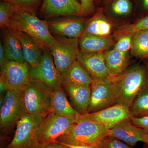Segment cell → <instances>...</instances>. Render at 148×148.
<instances>
[{"mask_svg": "<svg viewBox=\"0 0 148 148\" xmlns=\"http://www.w3.org/2000/svg\"><path fill=\"white\" fill-rule=\"evenodd\" d=\"M146 72H147V86L148 88V62L146 63Z\"/></svg>", "mask_w": 148, "mask_h": 148, "instance_id": "ab89813d", "label": "cell"}, {"mask_svg": "<svg viewBox=\"0 0 148 148\" xmlns=\"http://www.w3.org/2000/svg\"><path fill=\"white\" fill-rule=\"evenodd\" d=\"M77 1H79H79H80V0H77Z\"/></svg>", "mask_w": 148, "mask_h": 148, "instance_id": "ee69618b", "label": "cell"}, {"mask_svg": "<svg viewBox=\"0 0 148 148\" xmlns=\"http://www.w3.org/2000/svg\"><path fill=\"white\" fill-rule=\"evenodd\" d=\"M14 5L9 2L1 0L0 3V27L1 29L7 28L9 24L11 17L16 10Z\"/></svg>", "mask_w": 148, "mask_h": 148, "instance_id": "f1b7e54d", "label": "cell"}, {"mask_svg": "<svg viewBox=\"0 0 148 148\" xmlns=\"http://www.w3.org/2000/svg\"><path fill=\"white\" fill-rule=\"evenodd\" d=\"M130 119L134 125L144 130L148 135V116L141 118L130 116Z\"/></svg>", "mask_w": 148, "mask_h": 148, "instance_id": "836d02e7", "label": "cell"}, {"mask_svg": "<svg viewBox=\"0 0 148 148\" xmlns=\"http://www.w3.org/2000/svg\"><path fill=\"white\" fill-rule=\"evenodd\" d=\"M40 12L46 18L82 16L81 4L77 0H43Z\"/></svg>", "mask_w": 148, "mask_h": 148, "instance_id": "7c38bea8", "label": "cell"}, {"mask_svg": "<svg viewBox=\"0 0 148 148\" xmlns=\"http://www.w3.org/2000/svg\"><path fill=\"white\" fill-rule=\"evenodd\" d=\"M88 113L95 112L115 105V96L110 77L93 79L90 85Z\"/></svg>", "mask_w": 148, "mask_h": 148, "instance_id": "8fae6325", "label": "cell"}, {"mask_svg": "<svg viewBox=\"0 0 148 148\" xmlns=\"http://www.w3.org/2000/svg\"><path fill=\"white\" fill-rule=\"evenodd\" d=\"M9 2L16 8L36 12L42 4L43 0H2Z\"/></svg>", "mask_w": 148, "mask_h": 148, "instance_id": "4dcf8cb0", "label": "cell"}, {"mask_svg": "<svg viewBox=\"0 0 148 148\" xmlns=\"http://www.w3.org/2000/svg\"><path fill=\"white\" fill-rule=\"evenodd\" d=\"M141 2L143 8L148 10V0H141Z\"/></svg>", "mask_w": 148, "mask_h": 148, "instance_id": "f35d334b", "label": "cell"}, {"mask_svg": "<svg viewBox=\"0 0 148 148\" xmlns=\"http://www.w3.org/2000/svg\"><path fill=\"white\" fill-rule=\"evenodd\" d=\"M29 73L31 81L44 83L53 90L62 86L61 74L56 67L49 49L43 50L39 64L34 68L30 66Z\"/></svg>", "mask_w": 148, "mask_h": 148, "instance_id": "30bf717a", "label": "cell"}, {"mask_svg": "<svg viewBox=\"0 0 148 148\" xmlns=\"http://www.w3.org/2000/svg\"><path fill=\"white\" fill-rule=\"evenodd\" d=\"M116 104L129 109L138 94L147 86L145 66L136 64L127 67L121 73L110 76Z\"/></svg>", "mask_w": 148, "mask_h": 148, "instance_id": "6da1fadb", "label": "cell"}, {"mask_svg": "<svg viewBox=\"0 0 148 148\" xmlns=\"http://www.w3.org/2000/svg\"><path fill=\"white\" fill-rule=\"evenodd\" d=\"M62 84H64L90 86L92 83V77L77 60L61 74Z\"/></svg>", "mask_w": 148, "mask_h": 148, "instance_id": "7402d4cb", "label": "cell"}, {"mask_svg": "<svg viewBox=\"0 0 148 148\" xmlns=\"http://www.w3.org/2000/svg\"><path fill=\"white\" fill-rule=\"evenodd\" d=\"M113 0H104L103 1V4L105 5H108Z\"/></svg>", "mask_w": 148, "mask_h": 148, "instance_id": "60d3db41", "label": "cell"}, {"mask_svg": "<svg viewBox=\"0 0 148 148\" xmlns=\"http://www.w3.org/2000/svg\"><path fill=\"white\" fill-rule=\"evenodd\" d=\"M110 135L109 129L104 125L81 118L58 138L56 142L98 148L102 141Z\"/></svg>", "mask_w": 148, "mask_h": 148, "instance_id": "3957f363", "label": "cell"}, {"mask_svg": "<svg viewBox=\"0 0 148 148\" xmlns=\"http://www.w3.org/2000/svg\"><path fill=\"white\" fill-rule=\"evenodd\" d=\"M51 112L72 120L75 122L78 121L82 116L68 101L62 86L53 90Z\"/></svg>", "mask_w": 148, "mask_h": 148, "instance_id": "ac0fdd59", "label": "cell"}, {"mask_svg": "<svg viewBox=\"0 0 148 148\" xmlns=\"http://www.w3.org/2000/svg\"><path fill=\"white\" fill-rule=\"evenodd\" d=\"M143 148H148V144H145V145Z\"/></svg>", "mask_w": 148, "mask_h": 148, "instance_id": "b9f144b4", "label": "cell"}, {"mask_svg": "<svg viewBox=\"0 0 148 148\" xmlns=\"http://www.w3.org/2000/svg\"><path fill=\"white\" fill-rule=\"evenodd\" d=\"M7 91V87L5 83L0 78V93H1V95H3Z\"/></svg>", "mask_w": 148, "mask_h": 148, "instance_id": "74e56055", "label": "cell"}, {"mask_svg": "<svg viewBox=\"0 0 148 148\" xmlns=\"http://www.w3.org/2000/svg\"><path fill=\"white\" fill-rule=\"evenodd\" d=\"M8 60L6 55L2 42H0V67L3 66Z\"/></svg>", "mask_w": 148, "mask_h": 148, "instance_id": "d590c367", "label": "cell"}, {"mask_svg": "<svg viewBox=\"0 0 148 148\" xmlns=\"http://www.w3.org/2000/svg\"><path fill=\"white\" fill-rule=\"evenodd\" d=\"M130 117L129 108L120 104H116L95 112L82 115L81 118L102 125L110 130Z\"/></svg>", "mask_w": 148, "mask_h": 148, "instance_id": "4fadbf2b", "label": "cell"}, {"mask_svg": "<svg viewBox=\"0 0 148 148\" xmlns=\"http://www.w3.org/2000/svg\"><path fill=\"white\" fill-rule=\"evenodd\" d=\"M130 116H148V88L146 86L138 94L129 108Z\"/></svg>", "mask_w": 148, "mask_h": 148, "instance_id": "484cf974", "label": "cell"}, {"mask_svg": "<svg viewBox=\"0 0 148 148\" xmlns=\"http://www.w3.org/2000/svg\"><path fill=\"white\" fill-rule=\"evenodd\" d=\"M59 143L66 146L69 148H95L91 146L84 145H73L64 144V143Z\"/></svg>", "mask_w": 148, "mask_h": 148, "instance_id": "8d00e7d4", "label": "cell"}, {"mask_svg": "<svg viewBox=\"0 0 148 148\" xmlns=\"http://www.w3.org/2000/svg\"><path fill=\"white\" fill-rule=\"evenodd\" d=\"M134 34H127L118 37L113 49L121 52L128 53L132 49Z\"/></svg>", "mask_w": 148, "mask_h": 148, "instance_id": "f546056e", "label": "cell"}, {"mask_svg": "<svg viewBox=\"0 0 148 148\" xmlns=\"http://www.w3.org/2000/svg\"><path fill=\"white\" fill-rule=\"evenodd\" d=\"M35 148H69L57 142L38 145Z\"/></svg>", "mask_w": 148, "mask_h": 148, "instance_id": "e575fe53", "label": "cell"}, {"mask_svg": "<svg viewBox=\"0 0 148 148\" xmlns=\"http://www.w3.org/2000/svg\"><path fill=\"white\" fill-rule=\"evenodd\" d=\"M94 1H101V0H94ZM104 1V0H103Z\"/></svg>", "mask_w": 148, "mask_h": 148, "instance_id": "7bdbcfd3", "label": "cell"}, {"mask_svg": "<svg viewBox=\"0 0 148 148\" xmlns=\"http://www.w3.org/2000/svg\"><path fill=\"white\" fill-rule=\"evenodd\" d=\"M16 8L7 28L26 33L36 40L42 50L49 49L54 37L49 30L48 21L40 19L35 12Z\"/></svg>", "mask_w": 148, "mask_h": 148, "instance_id": "7a4b0ae2", "label": "cell"}, {"mask_svg": "<svg viewBox=\"0 0 148 148\" xmlns=\"http://www.w3.org/2000/svg\"><path fill=\"white\" fill-rule=\"evenodd\" d=\"M114 43L111 36L101 37L83 34L79 38L80 51L84 53L104 52Z\"/></svg>", "mask_w": 148, "mask_h": 148, "instance_id": "ffe728a7", "label": "cell"}, {"mask_svg": "<svg viewBox=\"0 0 148 148\" xmlns=\"http://www.w3.org/2000/svg\"><path fill=\"white\" fill-rule=\"evenodd\" d=\"M109 130L110 136L119 139L132 147L138 142L148 144V135L144 130L134 125L130 118L123 120Z\"/></svg>", "mask_w": 148, "mask_h": 148, "instance_id": "5bb4252c", "label": "cell"}, {"mask_svg": "<svg viewBox=\"0 0 148 148\" xmlns=\"http://www.w3.org/2000/svg\"><path fill=\"white\" fill-rule=\"evenodd\" d=\"M3 29L2 42L7 59L17 62H26L20 40L12 30L7 28Z\"/></svg>", "mask_w": 148, "mask_h": 148, "instance_id": "603a6c76", "label": "cell"}, {"mask_svg": "<svg viewBox=\"0 0 148 148\" xmlns=\"http://www.w3.org/2000/svg\"><path fill=\"white\" fill-rule=\"evenodd\" d=\"M72 120L60 116L51 112L38 127L35 135L38 145L55 143L75 123Z\"/></svg>", "mask_w": 148, "mask_h": 148, "instance_id": "8992f818", "label": "cell"}, {"mask_svg": "<svg viewBox=\"0 0 148 148\" xmlns=\"http://www.w3.org/2000/svg\"><path fill=\"white\" fill-rule=\"evenodd\" d=\"M82 6V16H87L94 13L95 6L94 0H80Z\"/></svg>", "mask_w": 148, "mask_h": 148, "instance_id": "d6a6232c", "label": "cell"}, {"mask_svg": "<svg viewBox=\"0 0 148 148\" xmlns=\"http://www.w3.org/2000/svg\"><path fill=\"white\" fill-rule=\"evenodd\" d=\"M112 24L104 14L102 8L98 9L92 17L86 21L83 34L101 37L110 36Z\"/></svg>", "mask_w": 148, "mask_h": 148, "instance_id": "44dd1931", "label": "cell"}, {"mask_svg": "<svg viewBox=\"0 0 148 148\" xmlns=\"http://www.w3.org/2000/svg\"><path fill=\"white\" fill-rule=\"evenodd\" d=\"M51 33L57 36L79 39L84 32V18H64L48 21Z\"/></svg>", "mask_w": 148, "mask_h": 148, "instance_id": "9a60e30c", "label": "cell"}, {"mask_svg": "<svg viewBox=\"0 0 148 148\" xmlns=\"http://www.w3.org/2000/svg\"><path fill=\"white\" fill-rule=\"evenodd\" d=\"M13 32L21 42L25 61L32 68L36 67L41 59L43 50L29 35L23 32Z\"/></svg>", "mask_w": 148, "mask_h": 148, "instance_id": "d6986e66", "label": "cell"}, {"mask_svg": "<svg viewBox=\"0 0 148 148\" xmlns=\"http://www.w3.org/2000/svg\"><path fill=\"white\" fill-rule=\"evenodd\" d=\"M25 113L23 92L8 90L1 107V129L2 130H8L16 123Z\"/></svg>", "mask_w": 148, "mask_h": 148, "instance_id": "9c48e42d", "label": "cell"}, {"mask_svg": "<svg viewBox=\"0 0 148 148\" xmlns=\"http://www.w3.org/2000/svg\"><path fill=\"white\" fill-rule=\"evenodd\" d=\"M108 5L109 11L116 16H128L132 13L133 9L130 0H113Z\"/></svg>", "mask_w": 148, "mask_h": 148, "instance_id": "4316f807", "label": "cell"}, {"mask_svg": "<svg viewBox=\"0 0 148 148\" xmlns=\"http://www.w3.org/2000/svg\"><path fill=\"white\" fill-rule=\"evenodd\" d=\"M54 37L49 50L56 67L61 75L77 60L80 52L79 39Z\"/></svg>", "mask_w": 148, "mask_h": 148, "instance_id": "5b68a950", "label": "cell"}, {"mask_svg": "<svg viewBox=\"0 0 148 148\" xmlns=\"http://www.w3.org/2000/svg\"><path fill=\"white\" fill-rule=\"evenodd\" d=\"M77 60L90 74L92 79L110 77L104 52L84 53L80 51Z\"/></svg>", "mask_w": 148, "mask_h": 148, "instance_id": "2e32d148", "label": "cell"}, {"mask_svg": "<svg viewBox=\"0 0 148 148\" xmlns=\"http://www.w3.org/2000/svg\"><path fill=\"white\" fill-rule=\"evenodd\" d=\"M105 61L110 76L121 73L127 68L128 53L121 52L113 49L104 52Z\"/></svg>", "mask_w": 148, "mask_h": 148, "instance_id": "cb8c5ba5", "label": "cell"}, {"mask_svg": "<svg viewBox=\"0 0 148 148\" xmlns=\"http://www.w3.org/2000/svg\"><path fill=\"white\" fill-rule=\"evenodd\" d=\"M46 116L24 114L16 123L14 135L5 148L36 147L35 133Z\"/></svg>", "mask_w": 148, "mask_h": 148, "instance_id": "52a82bcc", "label": "cell"}, {"mask_svg": "<svg viewBox=\"0 0 148 148\" xmlns=\"http://www.w3.org/2000/svg\"><path fill=\"white\" fill-rule=\"evenodd\" d=\"M53 90L40 82L31 81L23 91L26 113L47 116L51 111Z\"/></svg>", "mask_w": 148, "mask_h": 148, "instance_id": "277c9868", "label": "cell"}, {"mask_svg": "<svg viewBox=\"0 0 148 148\" xmlns=\"http://www.w3.org/2000/svg\"><path fill=\"white\" fill-rule=\"evenodd\" d=\"M29 68L27 62L9 60L1 67L0 78L5 83L8 90L24 91L31 82Z\"/></svg>", "mask_w": 148, "mask_h": 148, "instance_id": "ba28073f", "label": "cell"}, {"mask_svg": "<svg viewBox=\"0 0 148 148\" xmlns=\"http://www.w3.org/2000/svg\"><path fill=\"white\" fill-rule=\"evenodd\" d=\"M98 148H133L117 138L108 136L101 142Z\"/></svg>", "mask_w": 148, "mask_h": 148, "instance_id": "1f68e13d", "label": "cell"}, {"mask_svg": "<svg viewBox=\"0 0 148 148\" xmlns=\"http://www.w3.org/2000/svg\"><path fill=\"white\" fill-rule=\"evenodd\" d=\"M145 30H148V16L141 18L133 24L121 27L115 32L114 36L118 38L122 35L135 34L139 31Z\"/></svg>", "mask_w": 148, "mask_h": 148, "instance_id": "83f0119b", "label": "cell"}, {"mask_svg": "<svg viewBox=\"0 0 148 148\" xmlns=\"http://www.w3.org/2000/svg\"><path fill=\"white\" fill-rule=\"evenodd\" d=\"M131 53L140 58H148V30H142L134 34Z\"/></svg>", "mask_w": 148, "mask_h": 148, "instance_id": "d4e9b609", "label": "cell"}, {"mask_svg": "<svg viewBox=\"0 0 148 148\" xmlns=\"http://www.w3.org/2000/svg\"><path fill=\"white\" fill-rule=\"evenodd\" d=\"M74 108L81 115L88 113L90 100V86H82L67 84H62Z\"/></svg>", "mask_w": 148, "mask_h": 148, "instance_id": "e0dca14e", "label": "cell"}]
</instances>
